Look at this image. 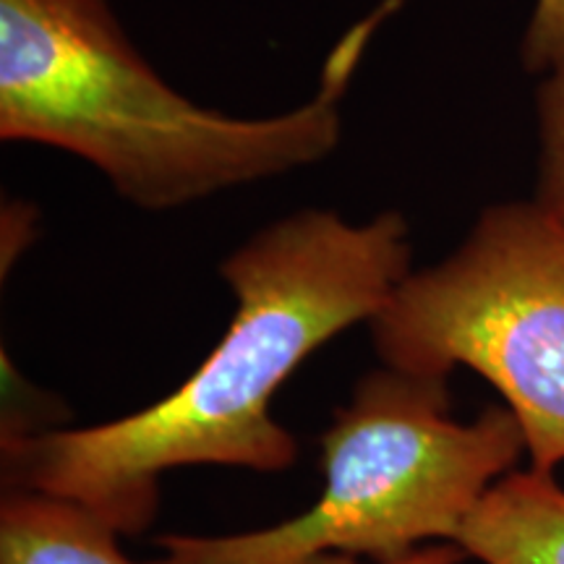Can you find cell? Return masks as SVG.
Segmentation results:
<instances>
[{
  "mask_svg": "<svg viewBox=\"0 0 564 564\" xmlns=\"http://www.w3.org/2000/svg\"><path fill=\"white\" fill-rule=\"evenodd\" d=\"M411 259V225L394 209L369 223L299 209L257 230L223 259L236 312L199 369L131 415L3 436L6 489L70 499L137 535L158 518L171 470H288L299 442L272 415L274 394L322 345L371 324L413 272Z\"/></svg>",
  "mask_w": 564,
  "mask_h": 564,
  "instance_id": "6da1fadb",
  "label": "cell"
},
{
  "mask_svg": "<svg viewBox=\"0 0 564 564\" xmlns=\"http://www.w3.org/2000/svg\"><path fill=\"white\" fill-rule=\"evenodd\" d=\"M384 0L333 47L319 89L270 118H232L175 91L108 0H0V139L95 165L133 207L165 212L329 158L343 100Z\"/></svg>",
  "mask_w": 564,
  "mask_h": 564,
  "instance_id": "7a4b0ae2",
  "label": "cell"
},
{
  "mask_svg": "<svg viewBox=\"0 0 564 564\" xmlns=\"http://www.w3.org/2000/svg\"><path fill=\"white\" fill-rule=\"evenodd\" d=\"M319 499L278 525L230 535H162L144 564H303L322 554L392 562L453 541L525 436L507 405L457 421L444 377L369 371L322 434Z\"/></svg>",
  "mask_w": 564,
  "mask_h": 564,
  "instance_id": "3957f363",
  "label": "cell"
},
{
  "mask_svg": "<svg viewBox=\"0 0 564 564\" xmlns=\"http://www.w3.org/2000/svg\"><path fill=\"white\" fill-rule=\"evenodd\" d=\"M382 366L484 377L518 419L531 468L564 463V223L497 204L440 264L411 272L371 319Z\"/></svg>",
  "mask_w": 564,
  "mask_h": 564,
  "instance_id": "277c9868",
  "label": "cell"
},
{
  "mask_svg": "<svg viewBox=\"0 0 564 564\" xmlns=\"http://www.w3.org/2000/svg\"><path fill=\"white\" fill-rule=\"evenodd\" d=\"M455 544L484 564H564V489L554 474L510 470L484 494Z\"/></svg>",
  "mask_w": 564,
  "mask_h": 564,
  "instance_id": "5b68a950",
  "label": "cell"
},
{
  "mask_svg": "<svg viewBox=\"0 0 564 564\" xmlns=\"http://www.w3.org/2000/svg\"><path fill=\"white\" fill-rule=\"evenodd\" d=\"M0 564H137L121 533L79 502L6 489L0 502Z\"/></svg>",
  "mask_w": 564,
  "mask_h": 564,
  "instance_id": "8992f818",
  "label": "cell"
},
{
  "mask_svg": "<svg viewBox=\"0 0 564 564\" xmlns=\"http://www.w3.org/2000/svg\"><path fill=\"white\" fill-rule=\"evenodd\" d=\"M539 112V192L535 204L564 223V63L552 68L535 91Z\"/></svg>",
  "mask_w": 564,
  "mask_h": 564,
  "instance_id": "52a82bcc",
  "label": "cell"
},
{
  "mask_svg": "<svg viewBox=\"0 0 564 564\" xmlns=\"http://www.w3.org/2000/svg\"><path fill=\"white\" fill-rule=\"evenodd\" d=\"M528 70H552L564 63V0H535L523 37Z\"/></svg>",
  "mask_w": 564,
  "mask_h": 564,
  "instance_id": "ba28073f",
  "label": "cell"
},
{
  "mask_svg": "<svg viewBox=\"0 0 564 564\" xmlns=\"http://www.w3.org/2000/svg\"><path fill=\"white\" fill-rule=\"evenodd\" d=\"M465 556L468 554L457 544H453V541H436V544L419 546L415 552L392 562H358V556L348 554H322L303 564H460Z\"/></svg>",
  "mask_w": 564,
  "mask_h": 564,
  "instance_id": "9c48e42d",
  "label": "cell"
}]
</instances>
